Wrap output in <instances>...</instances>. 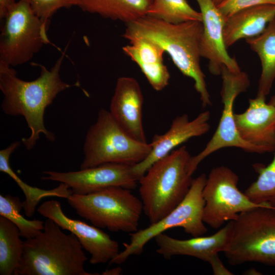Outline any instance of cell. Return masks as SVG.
Segmentation results:
<instances>
[{"mask_svg": "<svg viewBox=\"0 0 275 275\" xmlns=\"http://www.w3.org/2000/svg\"><path fill=\"white\" fill-rule=\"evenodd\" d=\"M65 52V50L62 52L50 69L41 64L33 63L40 67L41 72L40 76L32 81L20 79L12 67L0 62V90L4 96L1 106L7 115H20L25 118L31 130L30 136L22 140L27 150L35 146L41 134L49 141H54V134L45 127V110L60 92L71 87L80 86L78 82L69 84L61 78L60 73Z\"/></svg>", "mask_w": 275, "mask_h": 275, "instance_id": "6da1fadb", "label": "cell"}, {"mask_svg": "<svg viewBox=\"0 0 275 275\" xmlns=\"http://www.w3.org/2000/svg\"><path fill=\"white\" fill-rule=\"evenodd\" d=\"M203 23L189 21L172 24L148 15L126 24L122 36L126 39L141 37L160 46L171 57L179 71L194 81L203 107L211 105L205 75L200 66V43Z\"/></svg>", "mask_w": 275, "mask_h": 275, "instance_id": "7a4b0ae2", "label": "cell"}, {"mask_svg": "<svg viewBox=\"0 0 275 275\" xmlns=\"http://www.w3.org/2000/svg\"><path fill=\"white\" fill-rule=\"evenodd\" d=\"M23 254L14 275H99L84 267L88 258L77 237L47 218L43 230L23 241Z\"/></svg>", "mask_w": 275, "mask_h": 275, "instance_id": "3957f363", "label": "cell"}, {"mask_svg": "<svg viewBox=\"0 0 275 275\" xmlns=\"http://www.w3.org/2000/svg\"><path fill=\"white\" fill-rule=\"evenodd\" d=\"M191 156L181 146L154 163L139 181L143 212L150 224L175 208L187 194L194 179Z\"/></svg>", "mask_w": 275, "mask_h": 275, "instance_id": "277c9868", "label": "cell"}, {"mask_svg": "<svg viewBox=\"0 0 275 275\" xmlns=\"http://www.w3.org/2000/svg\"><path fill=\"white\" fill-rule=\"evenodd\" d=\"M223 252L233 266L258 262L275 266V207L264 206L240 213L230 221Z\"/></svg>", "mask_w": 275, "mask_h": 275, "instance_id": "5b68a950", "label": "cell"}, {"mask_svg": "<svg viewBox=\"0 0 275 275\" xmlns=\"http://www.w3.org/2000/svg\"><path fill=\"white\" fill-rule=\"evenodd\" d=\"M67 201L78 215L99 228L129 234L138 230L143 203L131 189L109 186L87 195L72 193Z\"/></svg>", "mask_w": 275, "mask_h": 275, "instance_id": "8992f818", "label": "cell"}, {"mask_svg": "<svg viewBox=\"0 0 275 275\" xmlns=\"http://www.w3.org/2000/svg\"><path fill=\"white\" fill-rule=\"evenodd\" d=\"M151 148L150 143L133 138L116 122L109 111L101 109L96 122L87 131L80 169L107 163L134 166L143 161Z\"/></svg>", "mask_w": 275, "mask_h": 275, "instance_id": "52a82bcc", "label": "cell"}, {"mask_svg": "<svg viewBox=\"0 0 275 275\" xmlns=\"http://www.w3.org/2000/svg\"><path fill=\"white\" fill-rule=\"evenodd\" d=\"M206 179L205 174L194 179L186 197L175 208L157 222L129 234L130 242L123 243L124 249L108 264H121L130 256L140 255L149 241L170 229L181 227L193 237L205 234L208 230L203 220L205 201L202 191Z\"/></svg>", "mask_w": 275, "mask_h": 275, "instance_id": "ba28073f", "label": "cell"}, {"mask_svg": "<svg viewBox=\"0 0 275 275\" xmlns=\"http://www.w3.org/2000/svg\"><path fill=\"white\" fill-rule=\"evenodd\" d=\"M0 34V62L12 67L28 63L50 43L45 23L29 0H19L4 18Z\"/></svg>", "mask_w": 275, "mask_h": 275, "instance_id": "9c48e42d", "label": "cell"}, {"mask_svg": "<svg viewBox=\"0 0 275 275\" xmlns=\"http://www.w3.org/2000/svg\"><path fill=\"white\" fill-rule=\"evenodd\" d=\"M238 179L235 172L224 166L216 167L210 171L202 191L205 224L217 229L226 222L235 219L240 213L260 206H270L252 202L238 189Z\"/></svg>", "mask_w": 275, "mask_h": 275, "instance_id": "30bf717a", "label": "cell"}, {"mask_svg": "<svg viewBox=\"0 0 275 275\" xmlns=\"http://www.w3.org/2000/svg\"><path fill=\"white\" fill-rule=\"evenodd\" d=\"M221 75V95L223 103L222 115L216 131L205 147L199 154L191 157L189 169L192 175L203 160L223 148L235 147L250 153L263 154L260 149L241 138L235 121L234 101L239 94L245 92L249 88L250 82L248 74L241 71L233 72L223 66Z\"/></svg>", "mask_w": 275, "mask_h": 275, "instance_id": "8fae6325", "label": "cell"}, {"mask_svg": "<svg viewBox=\"0 0 275 275\" xmlns=\"http://www.w3.org/2000/svg\"><path fill=\"white\" fill-rule=\"evenodd\" d=\"M132 165L107 163L77 171H44L41 179L63 183L73 194L87 195L109 186L134 189L139 180Z\"/></svg>", "mask_w": 275, "mask_h": 275, "instance_id": "7c38bea8", "label": "cell"}, {"mask_svg": "<svg viewBox=\"0 0 275 275\" xmlns=\"http://www.w3.org/2000/svg\"><path fill=\"white\" fill-rule=\"evenodd\" d=\"M37 212L54 222L63 230L69 231L78 238L82 248L91 257V264L109 262L120 252L118 242L100 228L68 217L63 212L61 203L55 200L44 202Z\"/></svg>", "mask_w": 275, "mask_h": 275, "instance_id": "4fadbf2b", "label": "cell"}, {"mask_svg": "<svg viewBox=\"0 0 275 275\" xmlns=\"http://www.w3.org/2000/svg\"><path fill=\"white\" fill-rule=\"evenodd\" d=\"M210 113L205 111L189 120L186 114L177 116L169 129L163 134H155L151 142V150L141 162L133 166L139 180L156 161L169 154L174 149L189 139L203 135L210 129Z\"/></svg>", "mask_w": 275, "mask_h": 275, "instance_id": "5bb4252c", "label": "cell"}, {"mask_svg": "<svg viewBox=\"0 0 275 275\" xmlns=\"http://www.w3.org/2000/svg\"><path fill=\"white\" fill-rule=\"evenodd\" d=\"M196 1L200 9L203 23L200 53L201 57L209 60L210 72L214 75H221L224 66L232 71H240L237 62L229 54L224 43L223 30L226 17L213 0Z\"/></svg>", "mask_w": 275, "mask_h": 275, "instance_id": "9a60e30c", "label": "cell"}, {"mask_svg": "<svg viewBox=\"0 0 275 275\" xmlns=\"http://www.w3.org/2000/svg\"><path fill=\"white\" fill-rule=\"evenodd\" d=\"M265 100L266 97L258 96L249 99L246 109L234 115L241 138L263 153L275 150V105L267 103Z\"/></svg>", "mask_w": 275, "mask_h": 275, "instance_id": "2e32d148", "label": "cell"}, {"mask_svg": "<svg viewBox=\"0 0 275 275\" xmlns=\"http://www.w3.org/2000/svg\"><path fill=\"white\" fill-rule=\"evenodd\" d=\"M144 96L138 81L130 76L119 77L109 112L120 126L134 139L147 143L143 123Z\"/></svg>", "mask_w": 275, "mask_h": 275, "instance_id": "e0dca14e", "label": "cell"}, {"mask_svg": "<svg viewBox=\"0 0 275 275\" xmlns=\"http://www.w3.org/2000/svg\"><path fill=\"white\" fill-rule=\"evenodd\" d=\"M231 224L230 221L214 234L193 237L188 239H176L164 233L154 237L156 252L167 259L176 255L189 256L210 263L227 245Z\"/></svg>", "mask_w": 275, "mask_h": 275, "instance_id": "ac0fdd59", "label": "cell"}, {"mask_svg": "<svg viewBox=\"0 0 275 275\" xmlns=\"http://www.w3.org/2000/svg\"><path fill=\"white\" fill-rule=\"evenodd\" d=\"M122 47L123 52L135 63L152 88L160 91L169 84L170 74L163 63L164 50L146 39L136 37Z\"/></svg>", "mask_w": 275, "mask_h": 275, "instance_id": "d6986e66", "label": "cell"}, {"mask_svg": "<svg viewBox=\"0 0 275 275\" xmlns=\"http://www.w3.org/2000/svg\"><path fill=\"white\" fill-rule=\"evenodd\" d=\"M275 17V5L255 6L240 10L226 17L223 30L227 48L241 39L258 36Z\"/></svg>", "mask_w": 275, "mask_h": 275, "instance_id": "ffe728a7", "label": "cell"}, {"mask_svg": "<svg viewBox=\"0 0 275 275\" xmlns=\"http://www.w3.org/2000/svg\"><path fill=\"white\" fill-rule=\"evenodd\" d=\"M20 142H14L0 151V171L8 175L20 188L25 196V200L22 202L24 213L26 216L32 217L37 205L43 198L57 197L67 199L72 194V191L63 183H60L54 188L44 189L30 186L23 181L12 170L9 162L11 154L20 146Z\"/></svg>", "mask_w": 275, "mask_h": 275, "instance_id": "44dd1931", "label": "cell"}, {"mask_svg": "<svg viewBox=\"0 0 275 275\" xmlns=\"http://www.w3.org/2000/svg\"><path fill=\"white\" fill-rule=\"evenodd\" d=\"M152 0H79L84 12L126 24L147 15Z\"/></svg>", "mask_w": 275, "mask_h": 275, "instance_id": "7402d4cb", "label": "cell"}, {"mask_svg": "<svg viewBox=\"0 0 275 275\" xmlns=\"http://www.w3.org/2000/svg\"><path fill=\"white\" fill-rule=\"evenodd\" d=\"M250 48L258 55L262 66L257 96L269 93L275 79V17L257 36L245 39Z\"/></svg>", "mask_w": 275, "mask_h": 275, "instance_id": "603a6c76", "label": "cell"}, {"mask_svg": "<svg viewBox=\"0 0 275 275\" xmlns=\"http://www.w3.org/2000/svg\"><path fill=\"white\" fill-rule=\"evenodd\" d=\"M17 227L0 215V274H14L21 260L24 250Z\"/></svg>", "mask_w": 275, "mask_h": 275, "instance_id": "cb8c5ba5", "label": "cell"}, {"mask_svg": "<svg viewBox=\"0 0 275 275\" xmlns=\"http://www.w3.org/2000/svg\"><path fill=\"white\" fill-rule=\"evenodd\" d=\"M147 15L172 24L202 21L201 12L194 9L187 0H152Z\"/></svg>", "mask_w": 275, "mask_h": 275, "instance_id": "d4e9b609", "label": "cell"}, {"mask_svg": "<svg viewBox=\"0 0 275 275\" xmlns=\"http://www.w3.org/2000/svg\"><path fill=\"white\" fill-rule=\"evenodd\" d=\"M22 209V202L19 197L0 195V215L8 218L17 227L21 237L25 239L34 237L43 230L44 223L40 219H26L20 213Z\"/></svg>", "mask_w": 275, "mask_h": 275, "instance_id": "484cf974", "label": "cell"}, {"mask_svg": "<svg viewBox=\"0 0 275 275\" xmlns=\"http://www.w3.org/2000/svg\"><path fill=\"white\" fill-rule=\"evenodd\" d=\"M259 175L244 191L254 203L275 207V150L273 158L267 166L261 164L254 166Z\"/></svg>", "mask_w": 275, "mask_h": 275, "instance_id": "4316f807", "label": "cell"}, {"mask_svg": "<svg viewBox=\"0 0 275 275\" xmlns=\"http://www.w3.org/2000/svg\"><path fill=\"white\" fill-rule=\"evenodd\" d=\"M35 13L46 24L50 18L62 8H70L79 5V0H29Z\"/></svg>", "mask_w": 275, "mask_h": 275, "instance_id": "83f0119b", "label": "cell"}, {"mask_svg": "<svg viewBox=\"0 0 275 275\" xmlns=\"http://www.w3.org/2000/svg\"><path fill=\"white\" fill-rule=\"evenodd\" d=\"M265 4L275 5V0H223L217 7L227 17L242 9Z\"/></svg>", "mask_w": 275, "mask_h": 275, "instance_id": "f1b7e54d", "label": "cell"}, {"mask_svg": "<svg viewBox=\"0 0 275 275\" xmlns=\"http://www.w3.org/2000/svg\"><path fill=\"white\" fill-rule=\"evenodd\" d=\"M213 273L215 275L228 274L233 273L230 271L223 264L218 256L215 257L210 263Z\"/></svg>", "mask_w": 275, "mask_h": 275, "instance_id": "f546056e", "label": "cell"}, {"mask_svg": "<svg viewBox=\"0 0 275 275\" xmlns=\"http://www.w3.org/2000/svg\"><path fill=\"white\" fill-rule=\"evenodd\" d=\"M16 3L15 0H0L1 19H4L9 10Z\"/></svg>", "mask_w": 275, "mask_h": 275, "instance_id": "4dcf8cb0", "label": "cell"}, {"mask_svg": "<svg viewBox=\"0 0 275 275\" xmlns=\"http://www.w3.org/2000/svg\"><path fill=\"white\" fill-rule=\"evenodd\" d=\"M122 269L120 267H114L113 268L106 269L102 272L104 275H119L121 274Z\"/></svg>", "mask_w": 275, "mask_h": 275, "instance_id": "1f68e13d", "label": "cell"}, {"mask_svg": "<svg viewBox=\"0 0 275 275\" xmlns=\"http://www.w3.org/2000/svg\"><path fill=\"white\" fill-rule=\"evenodd\" d=\"M268 103L271 105H275V95L271 97Z\"/></svg>", "mask_w": 275, "mask_h": 275, "instance_id": "d6a6232c", "label": "cell"}, {"mask_svg": "<svg viewBox=\"0 0 275 275\" xmlns=\"http://www.w3.org/2000/svg\"><path fill=\"white\" fill-rule=\"evenodd\" d=\"M223 0H213V2L216 6H218L219 4H221L223 2Z\"/></svg>", "mask_w": 275, "mask_h": 275, "instance_id": "836d02e7", "label": "cell"}]
</instances>
